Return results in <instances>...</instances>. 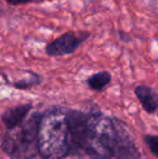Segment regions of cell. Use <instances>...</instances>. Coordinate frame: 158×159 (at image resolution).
I'll list each match as a JSON object with an SVG mask.
<instances>
[{
  "instance_id": "6da1fadb",
  "label": "cell",
  "mask_w": 158,
  "mask_h": 159,
  "mask_svg": "<svg viewBox=\"0 0 158 159\" xmlns=\"http://www.w3.org/2000/svg\"><path fill=\"white\" fill-rule=\"evenodd\" d=\"M70 149L79 148L92 159H111L120 146L119 133L111 118L100 113L67 111Z\"/></svg>"
},
{
  "instance_id": "7a4b0ae2",
  "label": "cell",
  "mask_w": 158,
  "mask_h": 159,
  "mask_svg": "<svg viewBox=\"0 0 158 159\" xmlns=\"http://www.w3.org/2000/svg\"><path fill=\"white\" fill-rule=\"evenodd\" d=\"M37 148L44 159H62L70 154L67 111L52 108L41 116L37 133Z\"/></svg>"
},
{
  "instance_id": "3957f363",
  "label": "cell",
  "mask_w": 158,
  "mask_h": 159,
  "mask_svg": "<svg viewBox=\"0 0 158 159\" xmlns=\"http://www.w3.org/2000/svg\"><path fill=\"white\" fill-rule=\"evenodd\" d=\"M90 36L91 34L88 32L75 33L70 30L49 42L44 50L47 55L53 57L73 54Z\"/></svg>"
},
{
  "instance_id": "277c9868",
  "label": "cell",
  "mask_w": 158,
  "mask_h": 159,
  "mask_svg": "<svg viewBox=\"0 0 158 159\" xmlns=\"http://www.w3.org/2000/svg\"><path fill=\"white\" fill-rule=\"evenodd\" d=\"M30 109H32V104H23L9 108L8 111H4V114L1 117L4 126L10 130L15 129L19 125H21L24 121Z\"/></svg>"
},
{
  "instance_id": "5b68a950",
  "label": "cell",
  "mask_w": 158,
  "mask_h": 159,
  "mask_svg": "<svg viewBox=\"0 0 158 159\" xmlns=\"http://www.w3.org/2000/svg\"><path fill=\"white\" fill-rule=\"evenodd\" d=\"M134 93L139 101L141 102L143 108L147 113H155L158 108V94L155 90H153L151 87L140 84L135 87Z\"/></svg>"
},
{
  "instance_id": "8992f818",
  "label": "cell",
  "mask_w": 158,
  "mask_h": 159,
  "mask_svg": "<svg viewBox=\"0 0 158 159\" xmlns=\"http://www.w3.org/2000/svg\"><path fill=\"white\" fill-rule=\"evenodd\" d=\"M112 80V76L108 71L102 70L99 73H95L91 75L90 77L87 79V84L89 88L95 91H101L107 86Z\"/></svg>"
},
{
  "instance_id": "52a82bcc",
  "label": "cell",
  "mask_w": 158,
  "mask_h": 159,
  "mask_svg": "<svg viewBox=\"0 0 158 159\" xmlns=\"http://www.w3.org/2000/svg\"><path fill=\"white\" fill-rule=\"evenodd\" d=\"M40 81H41V79H40L39 75L33 73V71H29V73H28V77L23 78L22 80L15 81V82H13V84H12L14 88L23 90V89H28L29 87L35 86V84H39Z\"/></svg>"
},
{
  "instance_id": "ba28073f",
  "label": "cell",
  "mask_w": 158,
  "mask_h": 159,
  "mask_svg": "<svg viewBox=\"0 0 158 159\" xmlns=\"http://www.w3.org/2000/svg\"><path fill=\"white\" fill-rule=\"evenodd\" d=\"M144 141H145L148 148L151 149V152L158 158V135H145Z\"/></svg>"
},
{
  "instance_id": "9c48e42d",
  "label": "cell",
  "mask_w": 158,
  "mask_h": 159,
  "mask_svg": "<svg viewBox=\"0 0 158 159\" xmlns=\"http://www.w3.org/2000/svg\"><path fill=\"white\" fill-rule=\"evenodd\" d=\"M10 6H22V4H27L29 2H35L34 0H4Z\"/></svg>"
}]
</instances>
